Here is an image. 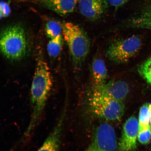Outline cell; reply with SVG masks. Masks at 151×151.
I'll return each instance as SVG.
<instances>
[{"label":"cell","mask_w":151,"mask_h":151,"mask_svg":"<svg viewBox=\"0 0 151 151\" xmlns=\"http://www.w3.org/2000/svg\"><path fill=\"white\" fill-rule=\"evenodd\" d=\"M52 86L50 68L47 62L41 58L37 62L32 82L31 119L21 139L22 142L28 139L37 127L46 106Z\"/></svg>","instance_id":"1"},{"label":"cell","mask_w":151,"mask_h":151,"mask_svg":"<svg viewBox=\"0 0 151 151\" xmlns=\"http://www.w3.org/2000/svg\"><path fill=\"white\" fill-rule=\"evenodd\" d=\"M62 25V35L67 43L73 64L76 68H80L89 52V38L76 24L66 22Z\"/></svg>","instance_id":"2"},{"label":"cell","mask_w":151,"mask_h":151,"mask_svg":"<svg viewBox=\"0 0 151 151\" xmlns=\"http://www.w3.org/2000/svg\"><path fill=\"white\" fill-rule=\"evenodd\" d=\"M0 47L3 55L8 59L17 61L26 53L27 43L25 31L19 24L7 26L1 33Z\"/></svg>","instance_id":"3"},{"label":"cell","mask_w":151,"mask_h":151,"mask_svg":"<svg viewBox=\"0 0 151 151\" xmlns=\"http://www.w3.org/2000/svg\"><path fill=\"white\" fill-rule=\"evenodd\" d=\"M141 41L136 36L113 41L107 49V57L111 61L118 64L126 63L139 51Z\"/></svg>","instance_id":"4"},{"label":"cell","mask_w":151,"mask_h":151,"mask_svg":"<svg viewBox=\"0 0 151 151\" xmlns=\"http://www.w3.org/2000/svg\"><path fill=\"white\" fill-rule=\"evenodd\" d=\"M90 106L96 116L109 121L119 120L124 112L122 102L109 99L94 92L91 101Z\"/></svg>","instance_id":"5"},{"label":"cell","mask_w":151,"mask_h":151,"mask_svg":"<svg viewBox=\"0 0 151 151\" xmlns=\"http://www.w3.org/2000/svg\"><path fill=\"white\" fill-rule=\"evenodd\" d=\"M91 146L94 151H118L116 133L111 124L103 123L96 130Z\"/></svg>","instance_id":"6"},{"label":"cell","mask_w":151,"mask_h":151,"mask_svg":"<svg viewBox=\"0 0 151 151\" xmlns=\"http://www.w3.org/2000/svg\"><path fill=\"white\" fill-rule=\"evenodd\" d=\"M139 131V120L135 116L130 117L124 124L118 151H134L137 147Z\"/></svg>","instance_id":"7"},{"label":"cell","mask_w":151,"mask_h":151,"mask_svg":"<svg viewBox=\"0 0 151 151\" xmlns=\"http://www.w3.org/2000/svg\"><path fill=\"white\" fill-rule=\"evenodd\" d=\"M67 104H64L57 122L52 131L37 151H59L65 120Z\"/></svg>","instance_id":"8"},{"label":"cell","mask_w":151,"mask_h":151,"mask_svg":"<svg viewBox=\"0 0 151 151\" xmlns=\"http://www.w3.org/2000/svg\"><path fill=\"white\" fill-rule=\"evenodd\" d=\"M129 87L127 83L121 80H112L94 92L105 97L122 101L127 97Z\"/></svg>","instance_id":"9"},{"label":"cell","mask_w":151,"mask_h":151,"mask_svg":"<svg viewBox=\"0 0 151 151\" xmlns=\"http://www.w3.org/2000/svg\"><path fill=\"white\" fill-rule=\"evenodd\" d=\"M81 14L90 20H95L102 14L105 9L104 0H78Z\"/></svg>","instance_id":"10"},{"label":"cell","mask_w":151,"mask_h":151,"mask_svg":"<svg viewBox=\"0 0 151 151\" xmlns=\"http://www.w3.org/2000/svg\"><path fill=\"white\" fill-rule=\"evenodd\" d=\"M57 14L65 16L74 11L77 0H32Z\"/></svg>","instance_id":"11"},{"label":"cell","mask_w":151,"mask_h":151,"mask_svg":"<svg viewBox=\"0 0 151 151\" xmlns=\"http://www.w3.org/2000/svg\"><path fill=\"white\" fill-rule=\"evenodd\" d=\"M91 68L94 90L99 89L106 83L107 72L106 67L102 59L96 58L92 62Z\"/></svg>","instance_id":"12"},{"label":"cell","mask_w":151,"mask_h":151,"mask_svg":"<svg viewBox=\"0 0 151 151\" xmlns=\"http://www.w3.org/2000/svg\"><path fill=\"white\" fill-rule=\"evenodd\" d=\"M62 35L50 39L47 45V51L51 57L56 58L61 53L63 46Z\"/></svg>","instance_id":"13"},{"label":"cell","mask_w":151,"mask_h":151,"mask_svg":"<svg viewBox=\"0 0 151 151\" xmlns=\"http://www.w3.org/2000/svg\"><path fill=\"white\" fill-rule=\"evenodd\" d=\"M134 25L137 27L151 29V6L145 9L135 20Z\"/></svg>","instance_id":"14"},{"label":"cell","mask_w":151,"mask_h":151,"mask_svg":"<svg viewBox=\"0 0 151 151\" xmlns=\"http://www.w3.org/2000/svg\"><path fill=\"white\" fill-rule=\"evenodd\" d=\"M45 31L48 37L54 38L62 35V25L56 21L50 20L47 22Z\"/></svg>","instance_id":"15"},{"label":"cell","mask_w":151,"mask_h":151,"mask_svg":"<svg viewBox=\"0 0 151 151\" xmlns=\"http://www.w3.org/2000/svg\"><path fill=\"white\" fill-rule=\"evenodd\" d=\"M150 105V104L146 103L141 107L139 114V129L150 126L151 119Z\"/></svg>","instance_id":"16"},{"label":"cell","mask_w":151,"mask_h":151,"mask_svg":"<svg viewBox=\"0 0 151 151\" xmlns=\"http://www.w3.org/2000/svg\"><path fill=\"white\" fill-rule=\"evenodd\" d=\"M139 73L151 85V58L147 60L139 67Z\"/></svg>","instance_id":"17"},{"label":"cell","mask_w":151,"mask_h":151,"mask_svg":"<svg viewBox=\"0 0 151 151\" xmlns=\"http://www.w3.org/2000/svg\"><path fill=\"white\" fill-rule=\"evenodd\" d=\"M151 137V129L150 126L139 129L138 139L141 144H147L150 141Z\"/></svg>","instance_id":"18"},{"label":"cell","mask_w":151,"mask_h":151,"mask_svg":"<svg viewBox=\"0 0 151 151\" xmlns=\"http://www.w3.org/2000/svg\"><path fill=\"white\" fill-rule=\"evenodd\" d=\"M0 11H1V17H8L10 14V8L8 3L2 1L1 2V7H0Z\"/></svg>","instance_id":"19"},{"label":"cell","mask_w":151,"mask_h":151,"mask_svg":"<svg viewBox=\"0 0 151 151\" xmlns=\"http://www.w3.org/2000/svg\"><path fill=\"white\" fill-rule=\"evenodd\" d=\"M109 4L115 7H119L126 2L127 0H107Z\"/></svg>","instance_id":"20"},{"label":"cell","mask_w":151,"mask_h":151,"mask_svg":"<svg viewBox=\"0 0 151 151\" xmlns=\"http://www.w3.org/2000/svg\"><path fill=\"white\" fill-rule=\"evenodd\" d=\"M86 151H94L93 150V148H92L91 145L88 147L87 150Z\"/></svg>","instance_id":"21"},{"label":"cell","mask_w":151,"mask_h":151,"mask_svg":"<svg viewBox=\"0 0 151 151\" xmlns=\"http://www.w3.org/2000/svg\"><path fill=\"white\" fill-rule=\"evenodd\" d=\"M150 116H151V104H150Z\"/></svg>","instance_id":"22"}]
</instances>
